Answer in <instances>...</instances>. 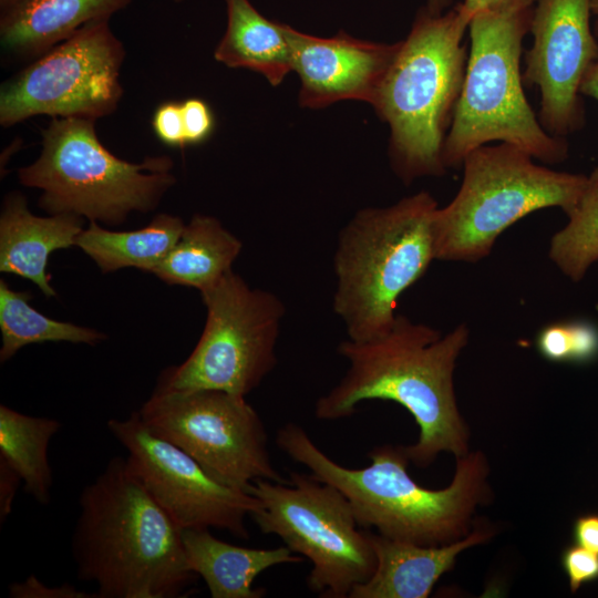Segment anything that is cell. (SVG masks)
I'll list each match as a JSON object with an SVG mask.
<instances>
[{"label":"cell","instance_id":"15","mask_svg":"<svg viewBox=\"0 0 598 598\" xmlns=\"http://www.w3.org/2000/svg\"><path fill=\"white\" fill-rule=\"evenodd\" d=\"M292 50V71L300 79L299 102L320 109L342 100L372 103L391 64L398 43L384 44L340 32L320 38L287 24Z\"/></svg>","mask_w":598,"mask_h":598},{"label":"cell","instance_id":"8","mask_svg":"<svg viewBox=\"0 0 598 598\" xmlns=\"http://www.w3.org/2000/svg\"><path fill=\"white\" fill-rule=\"evenodd\" d=\"M525 151L483 145L463 159L457 194L433 218L435 259L476 262L499 235L528 214L559 207L567 215L587 181L582 174L538 165Z\"/></svg>","mask_w":598,"mask_h":598},{"label":"cell","instance_id":"23","mask_svg":"<svg viewBox=\"0 0 598 598\" xmlns=\"http://www.w3.org/2000/svg\"><path fill=\"white\" fill-rule=\"evenodd\" d=\"M61 426L58 420L0 405V460L17 472L24 491L41 505L51 501L53 474L49 445Z\"/></svg>","mask_w":598,"mask_h":598},{"label":"cell","instance_id":"12","mask_svg":"<svg viewBox=\"0 0 598 598\" xmlns=\"http://www.w3.org/2000/svg\"><path fill=\"white\" fill-rule=\"evenodd\" d=\"M124 56L109 20L87 23L3 83L1 125L9 127L35 115L93 121L110 115L123 95Z\"/></svg>","mask_w":598,"mask_h":598},{"label":"cell","instance_id":"36","mask_svg":"<svg viewBox=\"0 0 598 598\" xmlns=\"http://www.w3.org/2000/svg\"><path fill=\"white\" fill-rule=\"evenodd\" d=\"M22 0H0L1 12H4L12 7L17 6Z\"/></svg>","mask_w":598,"mask_h":598},{"label":"cell","instance_id":"2","mask_svg":"<svg viewBox=\"0 0 598 598\" xmlns=\"http://www.w3.org/2000/svg\"><path fill=\"white\" fill-rule=\"evenodd\" d=\"M71 540L78 578L97 598H182L197 575L182 528L150 495L126 457L111 458L79 497Z\"/></svg>","mask_w":598,"mask_h":598},{"label":"cell","instance_id":"3","mask_svg":"<svg viewBox=\"0 0 598 598\" xmlns=\"http://www.w3.org/2000/svg\"><path fill=\"white\" fill-rule=\"evenodd\" d=\"M276 443L312 477L339 489L361 528H375L392 539L424 546L460 540L472 532L476 508L492 496L489 466L481 451L456 457L451 484L430 489L410 476L404 446H377L369 466L349 468L321 451L299 424L280 427Z\"/></svg>","mask_w":598,"mask_h":598},{"label":"cell","instance_id":"13","mask_svg":"<svg viewBox=\"0 0 598 598\" xmlns=\"http://www.w3.org/2000/svg\"><path fill=\"white\" fill-rule=\"evenodd\" d=\"M106 426L127 451V464L150 495L182 528L225 529L247 539L246 518L259 507L246 491L213 477L183 450L152 432L137 411Z\"/></svg>","mask_w":598,"mask_h":598},{"label":"cell","instance_id":"31","mask_svg":"<svg viewBox=\"0 0 598 598\" xmlns=\"http://www.w3.org/2000/svg\"><path fill=\"white\" fill-rule=\"evenodd\" d=\"M21 477L7 463L0 460V520L10 515Z\"/></svg>","mask_w":598,"mask_h":598},{"label":"cell","instance_id":"33","mask_svg":"<svg viewBox=\"0 0 598 598\" xmlns=\"http://www.w3.org/2000/svg\"><path fill=\"white\" fill-rule=\"evenodd\" d=\"M595 31L598 35V21L596 23ZM580 94L587 95L598 101V60L590 66V69L586 73L580 85Z\"/></svg>","mask_w":598,"mask_h":598},{"label":"cell","instance_id":"20","mask_svg":"<svg viewBox=\"0 0 598 598\" xmlns=\"http://www.w3.org/2000/svg\"><path fill=\"white\" fill-rule=\"evenodd\" d=\"M227 28L215 50V59L228 68L262 74L279 85L292 71V50L287 24L265 18L249 0H225Z\"/></svg>","mask_w":598,"mask_h":598},{"label":"cell","instance_id":"14","mask_svg":"<svg viewBox=\"0 0 598 598\" xmlns=\"http://www.w3.org/2000/svg\"><path fill=\"white\" fill-rule=\"evenodd\" d=\"M590 14V0H537L533 7V45L525 54L523 81L538 87V120L556 137L579 130L585 121L580 85L598 60Z\"/></svg>","mask_w":598,"mask_h":598},{"label":"cell","instance_id":"28","mask_svg":"<svg viewBox=\"0 0 598 598\" xmlns=\"http://www.w3.org/2000/svg\"><path fill=\"white\" fill-rule=\"evenodd\" d=\"M181 104L186 145L204 142L214 130L209 106L200 99H188Z\"/></svg>","mask_w":598,"mask_h":598},{"label":"cell","instance_id":"6","mask_svg":"<svg viewBox=\"0 0 598 598\" xmlns=\"http://www.w3.org/2000/svg\"><path fill=\"white\" fill-rule=\"evenodd\" d=\"M437 208L435 198L422 190L388 207L363 208L341 229L333 255L332 309L348 339L365 342L392 328L399 298L435 259Z\"/></svg>","mask_w":598,"mask_h":598},{"label":"cell","instance_id":"27","mask_svg":"<svg viewBox=\"0 0 598 598\" xmlns=\"http://www.w3.org/2000/svg\"><path fill=\"white\" fill-rule=\"evenodd\" d=\"M561 566L568 577L571 592L598 578V554L577 544L564 549Z\"/></svg>","mask_w":598,"mask_h":598},{"label":"cell","instance_id":"34","mask_svg":"<svg viewBox=\"0 0 598 598\" xmlns=\"http://www.w3.org/2000/svg\"><path fill=\"white\" fill-rule=\"evenodd\" d=\"M492 0H464L461 4L466 13L472 18L474 13L489 6Z\"/></svg>","mask_w":598,"mask_h":598},{"label":"cell","instance_id":"5","mask_svg":"<svg viewBox=\"0 0 598 598\" xmlns=\"http://www.w3.org/2000/svg\"><path fill=\"white\" fill-rule=\"evenodd\" d=\"M533 4L517 1L472 16L465 76L443 148L446 168L462 166L468 153L491 142L516 146L545 164L567 158V142L543 127L523 90L520 56Z\"/></svg>","mask_w":598,"mask_h":598},{"label":"cell","instance_id":"32","mask_svg":"<svg viewBox=\"0 0 598 598\" xmlns=\"http://www.w3.org/2000/svg\"><path fill=\"white\" fill-rule=\"evenodd\" d=\"M577 545L598 554V514L579 516L573 527Z\"/></svg>","mask_w":598,"mask_h":598},{"label":"cell","instance_id":"22","mask_svg":"<svg viewBox=\"0 0 598 598\" xmlns=\"http://www.w3.org/2000/svg\"><path fill=\"white\" fill-rule=\"evenodd\" d=\"M185 224L182 218L158 214L145 227L114 231L90 221L75 239V246L87 255L103 274L133 267L152 272L179 239Z\"/></svg>","mask_w":598,"mask_h":598},{"label":"cell","instance_id":"9","mask_svg":"<svg viewBox=\"0 0 598 598\" xmlns=\"http://www.w3.org/2000/svg\"><path fill=\"white\" fill-rule=\"evenodd\" d=\"M246 492L259 502L250 516L259 529L311 561L308 586L321 597H349L373 575L370 532L360 529L348 499L332 485L292 472L287 482L257 480Z\"/></svg>","mask_w":598,"mask_h":598},{"label":"cell","instance_id":"10","mask_svg":"<svg viewBox=\"0 0 598 598\" xmlns=\"http://www.w3.org/2000/svg\"><path fill=\"white\" fill-rule=\"evenodd\" d=\"M199 293L207 312L199 340L184 362L161 373L155 389L246 396L277 364L286 307L277 295L251 288L233 270Z\"/></svg>","mask_w":598,"mask_h":598},{"label":"cell","instance_id":"4","mask_svg":"<svg viewBox=\"0 0 598 598\" xmlns=\"http://www.w3.org/2000/svg\"><path fill=\"white\" fill-rule=\"evenodd\" d=\"M470 21L461 3L446 13L419 12L371 103L390 127L391 164L406 184L446 171L443 148L465 76Z\"/></svg>","mask_w":598,"mask_h":598},{"label":"cell","instance_id":"17","mask_svg":"<svg viewBox=\"0 0 598 598\" xmlns=\"http://www.w3.org/2000/svg\"><path fill=\"white\" fill-rule=\"evenodd\" d=\"M84 218L72 213L40 217L32 214L27 198L9 193L0 215V271L32 281L48 298L56 297L47 271L50 255L75 246Z\"/></svg>","mask_w":598,"mask_h":598},{"label":"cell","instance_id":"11","mask_svg":"<svg viewBox=\"0 0 598 598\" xmlns=\"http://www.w3.org/2000/svg\"><path fill=\"white\" fill-rule=\"evenodd\" d=\"M137 413L152 432L231 487L247 491L257 480L288 481L272 465L265 425L243 395L154 389Z\"/></svg>","mask_w":598,"mask_h":598},{"label":"cell","instance_id":"19","mask_svg":"<svg viewBox=\"0 0 598 598\" xmlns=\"http://www.w3.org/2000/svg\"><path fill=\"white\" fill-rule=\"evenodd\" d=\"M131 0H22L1 12L2 48L39 56L87 23L109 20Z\"/></svg>","mask_w":598,"mask_h":598},{"label":"cell","instance_id":"18","mask_svg":"<svg viewBox=\"0 0 598 598\" xmlns=\"http://www.w3.org/2000/svg\"><path fill=\"white\" fill-rule=\"evenodd\" d=\"M189 568L206 584L212 598H261L262 588L254 581L262 571L281 564L299 563L301 557L286 545L249 548L216 538L209 528L182 529Z\"/></svg>","mask_w":598,"mask_h":598},{"label":"cell","instance_id":"26","mask_svg":"<svg viewBox=\"0 0 598 598\" xmlns=\"http://www.w3.org/2000/svg\"><path fill=\"white\" fill-rule=\"evenodd\" d=\"M536 344L549 361L589 362L598 357V328L579 320L550 323L539 331Z\"/></svg>","mask_w":598,"mask_h":598},{"label":"cell","instance_id":"7","mask_svg":"<svg viewBox=\"0 0 598 598\" xmlns=\"http://www.w3.org/2000/svg\"><path fill=\"white\" fill-rule=\"evenodd\" d=\"M93 120L52 117L42 131L39 157L18 172L27 187L39 188V207L50 215L76 214L117 226L133 212L155 209L175 184L173 161L148 156L123 161L100 142Z\"/></svg>","mask_w":598,"mask_h":598},{"label":"cell","instance_id":"37","mask_svg":"<svg viewBox=\"0 0 598 598\" xmlns=\"http://www.w3.org/2000/svg\"><path fill=\"white\" fill-rule=\"evenodd\" d=\"M517 1H535V0H492L488 7L504 6Z\"/></svg>","mask_w":598,"mask_h":598},{"label":"cell","instance_id":"25","mask_svg":"<svg viewBox=\"0 0 598 598\" xmlns=\"http://www.w3.org/2000/svg\"><path fill=\"white\" fill-rule=\"evenodd\" d=\"M567 216L566 226L550 239L548 256L565 276L579 282L598 260V166Z\"/></svg>","mask_w":598,"mask_h":598},{"label":"cell","instance_id":"38","mask_svg":"<svg viewBox=\"0 0 598 598\" xmlns=\"http://www.w3.org/2000/svg\"><path fill=\"white\" fill-rule=\"evenodd\" d=\"M591 13L598 17V0H590Z\"/></svg>","mask_w":598,"mask_h":598},{"label":"cell","instance_id":"30","mask_svg":"<svg viewBox=\"0 0 598 598\" xmlns=\"http://www.w3.org/2000/svg\"><path fill=\"white\" fill-rule=\"evenodd\" d=\"M9 596L12 598H97L95 592L87 594L69 584L58 587L44 585L34 575L29 576L24 581L11 584Z\"/></svg>","mask_w":598,"mask_h":598},{"label":"cell","instance_id":"24","mask_svg":"<svg viewBox=\"0 0 598 598\" xmlns=\"http://www.w3.org/2000/svg\"><path fill=\"white\" fill-rule=\"evenodd\" d=\"M29 291L11 289L0 280L1 363L11 359L25 346L66 341L95 346L106 336L95 329L51 319L29 305Z\"/></svg>","mask_w":598,"mask_h":598},{"label":"cell","instance_id":"35","mask_svg":"<svg viewBox=\"0 0 598 598\" xmlns=\"http://www.w3.org/2000/svg\"><path fill=\"white\" fill-rule=\"evenodd\" d=\"M452 3V0H426V9L434 14L443 13V11Z\"/></svg>","mask_w":598,"mask_h":598},{"label":"cell","instance_id":"29","mask_svg":"<svg viewBox=\"0 0 598 598\" xmlns=\"http://www.w3.org/2000/svg\"><path fill=\"white\" fill-rule=\"evenodd\" d=\"M152 125L164 144L172 147L186 145L181 103L169 101L161 104L154 113Z\"/></svg>","mask_w":598,"mask_h":598},{"label":"cell","instance_id":"16","mask_svg":"<svg viewBox=\"0 0 598 598\" xmlns=\"http://www.w3.org/2000/svg\"><path fill=\"white\" fill-rule=\"evenodd\" d=\"M492 536L493 529L478 525L454 543L424 546L370 533L375 569L365 582L352 588L349 598H426L462 551Z\"/></svg>","mask_w":598,"mask_h":598},{"label":"cell","instance_id":"1","mask_svg":"<svg viewBox=\"0 0 598 598\" xmlns=\"http://www.w3.org/2000/svg\"><path fill=\"white\" fill-rule=\"evenodd\" d=\"M470 332L458 324L442 336L436 329L396 315L384 336L358 342L343 340L338 353L348 363L340 382L315 405L319 420L352 416L368 400L393 401L414 417L419 439L404 446L410 461L420 467L432 464L442 452L456 457L470 451V431L454 391L456 360Z\"/></svg>","mask_w":598,"mask_h":598},{"label":"cell","instance_id":"21","mask_svg":"<svg viewBox=\"0 0 598 598\" xmlns=\"http://www.w3.org/2000/svg\"><path fill=\"white\" fill-rule=\"evenodd\" d=\"M243 248L241 241L212 216L195 215L153 274L168 285L213 287L228 271Z\"/></svg>","mask_w":598,"mask_h":598}]
</instances>
